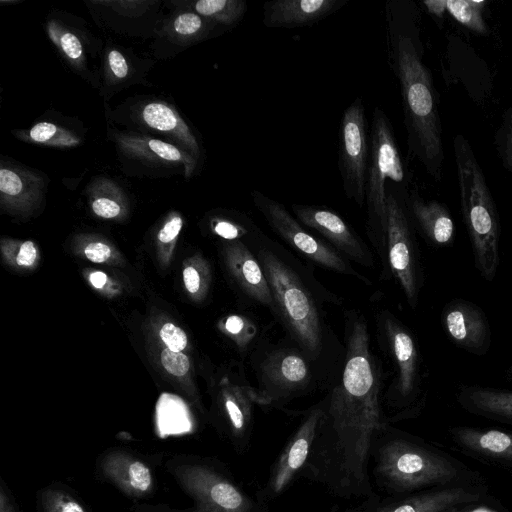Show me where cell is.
Masks as SVG:
<instances>
[{
	"instance_id": "1",
	"label": "cell",
	"mask_w": 512,
	"mask_h": 512,
	"mask_svg": "<svg viewBox=\"0 0 512 512\" xmlns=\"http://www.w3.org/2000/svg\"><path fill=\"white\" fill-rule=\"evenodd\" d=\"M387 63L400 90L408 153L436 182L443 178V129L434 79L424 62L421 13L412 0H386Z\"/></svg>"
},
{
	"instance_id": "2",
	"label": "cell",
	"mask_w": 512,
	"mask_h": 512,
	"mask_svg": "<svg viewBox=\"0 0 512 512\" xmlns=\"http://www.w3.org/2000/svg\"><path fill=\"white\" fill-rule=\"evenodd\" d=\"M461 215L474 265L479 275L492 282L500 265V218L474 150L462 134L453 138Z\"/></svg>"
},
{
	"instance_id": "3",
	"label": "cell",
	"mask_w": 512,
	"mask_h": 512,
	"mask_svg": "<svg viewBox=\"0 0 512 512\" xmlns=\"http://www.w3.org/2000/svg\"><path fill=\"white\" fill-rule=\"evenodd\" d=\"M374 471L378 484L393 494L466 484L471 474L449 455L402 436L376 444Z\"/></svg>"
},
{
	"instance_id": "4",
	"label": "cell",
	"mask_w": 512,
	"mask_h": 512,
	"mask_svg": "<svg viewBox=\"0 0 512 512\" xmlns=\"http://www.w3.org/2000/svg\"><path fill=\"white\" fill-rule=\"evenodd\" d=\"M409 175L401 158L393 126L380 107L373 111L365 184L367 233L382 253L386 249V198L389 186L409 192ZM379 252V253H380Z\"/></svg>"
},
{
	"instance_id": "5",
	"label": "cell",
	"mask_w": 512,
	"mask_h": 512,
	"mask_svg": "<svg viewBox=\"0 0 512 512\" xmlns=\"http://www.w3.org/2000/svg\"><path fill=\"white\" fill-rule=\"evenodd\" d=\"M257 259L273 295L276 311L303 352L316 357L321 350V325L314 301L298 275L273 252L260 249Z\"/></svg>"
},
{
	"instance_id": "6",
	"label": "cell",
	"mask_w": 512,
	"mask_h": 512,
	"mask_svg": "<svg viewBox=\"0 0 512 512\" xmlns=\"http://www.w3.org/2000/svg\"><path fill=\"white\" fill-rule=\"evenodd\" d=\"M169 473L193 501L191 512H262L226 473L204 460L172 461Z\"/></svg>"
},
{
	"instance_id": "7",
	"label": "cell",
	"mask_w": 512,
	"mask_h": 512,
	"mask_svg": "<svg viewBox=\"0 0 512 512\" xmlns=\"http://www.w3.org/2000/svg\"><path fill=\"white\" fill-rule=\"evenodd\" d=\"M408 193L394 186L387 189L386 250L390 270L400 284L408 304L415 309L424 277L413 222L406 205Z\"/></svg>"
},
{
	"instance_id": "8",
	"label": "cell",
	"mask_w": 512,
	"mask_h": 512,
	"mask_svg": "<svg viewBox=\"0 0 512 512\" xmlns=\"http://www.w3.org/2000/svg\"><path fill=\"white\" fill-rule=\"evenodd\" d=\"M368 122L361 97L344 110L338 134V169L345 196L362 208L370 153Z\"/></svg>"
},
{
	"instance_id": "9",
	"label": "cell",
	"mask_w": 512,
	"mask_h": 512,
	"mask_svg": "<svg viewBox=\"0 0 512 512\" xmlns=\"http://www.w3.org/2000/svg\"><path fill=\"white\" fill-rule=\"evenodd\" d=\"M250 195L254 206L272 230L297 252L325 268L366 280L334 247L310 234L280 202L255 189Z\"/></svg>"
},
{
	"instance_id": "10",
	"label": "cell",
	"mask_w": 512,
	"mask_h": 512,
	"mask_svg": "<svg viewBox=\"0 0 512 512\" xmlns=\"http://www.w3.org/2000/svg\"><path fill=\"white\" fill-rule=\"evenodd\" d=\"M311 378L304 356L289 349L271 352L260 364L257 404L273 405L306 388Z\"/></svg>"
},
{
	"instance_id": "11",
	"label": "cell",
	"mask_w": 512,
	"mask_h": 512,
	"mask_svg": "<svg viewBox=\"0 0 512 512\" xmlns=\"http://www.w3.org/2000/svg\"><path fill=\"white\" fill-rule=\"evenodd\" d=\"M321 414L320 405L309 410L287 442L273 464L267 483L261 492L263 501L272 500L281 495L302 473L310 456Z\"/></svg>"
},
{
	"instance_id": "12",
	"label": "cell",
	"mask_w": 512,
	"mask_h": 512,
	"mask_svg": "<svg viewBox=\"0 0 512 512\" xmlns=\"http://www.w3.org/2000/svg\"><path fill=\"white\" fill-rule=\"evenodd\" d=\"M387 345L396 366L394 397L401 406L415 401L420 393V354L412 332L392 314L384 316Z\"/></svg>"
},
{
	"instance_id": "13",
	"label": "cell",
	"mask_w": 512,
	"mask_h": 512,
	"mask_svg": "<svg viewBox=\"0 0 512 512\" xmlns=\"http://www.w3.org/2000/svg\"><path fill=\"white\" fill-rule=\"evenodd\" d=\"M441 326L447 338L470 354L485 356L491 347L489 320L477 304L466 299H452L441 312Z\"/></svg>"
},
{
	"instance_id": "14",
	"label": "cell",
	"mask_w": 512,
	"mask_h": 512,
	"mask_svg": "<svg viewBox=\"0 0 512 512\" xmlns=\"http://www.w3.org/2000/svg\"><path fill=\"white\" fill-rule=\"evenodd\" d=\"M292 210L302 225L321 234L349 258L363 266H373V258L368 248L335 211L325 206L302 204H292Z\"/></svg>"
},
{
	"instance_id": "15",
	"label": "cell",
	"mask_w": 512,
	"mask_h": 512,
	"mask_svg": "<svg viewBox=\"0 0 512 512\" xmlns=\"http://www.w3.org/2000/svg\"><path fill=\"white\" fill-rule=\"evenodd\" d=\"M102 478L131 499L152 495L155 479L151 467L140 457L124 449H110L98 459Z\"/></svg>"
},
{
	"instance_id": "16",
	"label": "cell",
	"mask_w": 512,
	"mask_h": 512,
	"mask_svg": "<svg viewBox=\"0 0 512 512\" xmlns=\"http://www.w3.org/2000/svg\"><path fill=\"white\" fill-rule=\"evenodd\" d=\"M351 0H273L263 4L262 22L268 28L313 26Z\"/></svg>"
},
{
	"instance_id": "17",
	"label": "cell",
	"mask_w": 512,
	"mask_h": 512,
	"mask_svg": "<svg viewBox=\"0 0 512 512\" xmlns=\"http://www.w3.org/2000/svg\"><path fill=\"white\" fill-rule=\"evenodd\" d=\"M483 497L479 487L458 484L413 493L381 505L375 512H447L454 507L476 503Z\"/></svg>"
},
{
	"instance_id": "18",
	"label": "cell",
	"mask_w": 512,
	"mask_h": 512,
	"mask_svg": "<svg viewBox=\"0 0 512 512\" xmlns=\"http://www.w3.org/2000/svg\"><path fill=\"white\" fill-rule=\"evenodd\" d=\"M406 205L413 222L425 240L441 248L452 246L455 224L449 208L435 199H424L417 191H409Z\"/></svg>"
},
{
	"instance_id": "19",
	"label": "cell",
	"mask_w": 512,
	"mask_h": 512,
	"mask_svg": "<svg viewBox=\"0 0 512 512\" xmlns=\"http://www.w3.org/2000/svg\"><path fill=\"white\" fill-rule=\"evenodd\" d=\"M453 442L480 460L512 467V432L456 426L449 429Z\"/></svg>"
},
{
	"instance_id": "20",
	"label": "cell",
	"mask_w": 512,
	"mask_h": 512,
	"mask_svg": "<svg viewBox=\"0 0 512 512\" xmlns=\"http://www.w3.org/2000/svg\"><path fill=\"white\" fill-rule=\"evenodd\" d=\"M257 404L255 389L251 387H230L223 393L222 408L226 422V433L238 452H244L249 446L253 405Z\"/></svg>"
},
{
	"instance_id": "21",
	"label": "cell",
	"mask_w": 512,
	"mask_h": 512,
	"mask_svg": "<svg viewBox=\"0 0 512 512\" xmlns=\"http://www.w3.org/2000/svg\"><path fill=\"white\" fill-rule=\"evenodd\" d=\"M228 265L239 286L247 296L271 309H276L266 276L258 259L240 241L228 250Z\"/></svg>"
},
{
	"instance_id": "22",
	"label": "cell",
	"mask_w": 512,
	"mask_h": 512,
	"mask_svg": "<svg viewBox=\"0 0 512 512\" xmlns=\"http://www.w3.org/2000/svg\"><path fill=\"white\" fill-rule=\"evenodd\" d=\"M456 401L471 414L512 424V390L462 385L456 393Z\"/></svg>"
},
{
	"instance_id": "23",
	"label": "cell",
	"mask_w": 512,
	"mask_h": 512,
	"mask_svg": "<svg viewBox=\"0 0 512 512\" xmlns=\"http://www.w3.org/2000/svg\"><path fill=\"white\" fill-rule=\"evenodd\" d=\"M118 143L128 154L153 161L177 163L184 166L190 177L196 166V158L173 144L139 135H119Z\"/></svg>"
},
{
	"instance_id": "24",
	"label": "cell",
	"mask_w": 512,
	"mask_h": 512,
	"mask_svg": "<svg viewBox=\"0 0 512 512\" xmlns=\"http://www.w3.org/2000/svg\"><path fill=\"white\" fill-rule=\"evenodd\" d=\"M141 116L150 128L177 140L195 158L199 156L200 148L193 133L171 106L163 102H151L143 108Z\"/></svg>"
},
{
	"instance_id": "25",
	"label": "cell",
	"mask_w": 512,
	"mask_h": 512,
	"mask_svg": "<svg viewBox=\"0 0 512 512\" xmlns=\"http://www.w3.org/2000/svg\"><path fill=\"white\" fill-rule=\"evenodd\" d=\"M42 186L35 175L10 167L0 169V192L3 199L14 203L31 200Z\"/></svg>"
},
{
	"instance_id": "26",
	"label": "cell",
	"mask_w": 512,
	"mask_h": 512,
	"mask_svg": "<svg viewBox=\"0 0 512 512\" xmlns=\"http://www.w3.org/2000/svg\"><path fill=\"white\" fill-rule=\"evenodd\" d=\"M194 9L211 22L235 26L244 18L248 5L245 0H200Z\"/></svg>"
},
{
	"instance_id": "27",
	"label": "cell",
	"mask_w": 512,
	"mask_h": 512,
	"mask_svg": "<svg viewBox=\"0 0 512 512\" xmlns=\"http://www.w3.org/2000/svg\"><path fill=\"white\" fill-rule=\"evenodd\" d=\"M484 0H447V13L458 23L478 35H488L489 28L484 20Z\"/></svg>"
},
{
	"instance_id": "28",
	"label": "cell",
	"mask_w": 512,
	"mask_h": 512,
	"mask_svg": "<svg viewBox=\"0 0 512 512\" xmlns=\"http://www.w3.org/2000/svg\"><path fill=\"white\" fill-rule=\"evenodd\" d=\"M38 506L40 512H90L78 497L58 484L40 490Z\"/></svg>"
},
{
	"instance_id": "29",
	"label": "cell",
	"mask_w": 512,
	"mask_h": 512,
	"mask_svg": "<svg viewBox=\"0 0 512 512\" xmlns=\"http://www.w3.org/2000/svg\"><path fill=\"white\" fill-rule=\"evenodd\" d=\"M28 137L33 142L56 147H72L80 143V139L72 132L50 122L34 125Z\"/></svg>"
},
{
	"instance_id": "30",
	"label": "cell",
	"mask_w": 512,
	"mask_h": 512,
	"mask_svg": "<svg viewBox=\"0 0 512 512\" xmlns=\"http://www.w3.org/2000/svg\"><path fill=\"white\" fill-rule=\"evenodd\" d=\"M494 146L502 166L512 176V102L502 114L494 135Z\"/></svg>"
},
{
	"instance_id": "31",
	"label": "cell",
	"mask_w": 512,
	"mask_h": 512,
	"mask_svg": "<svg viewBox=\"0 0 512 512\" xmlns=\"http://www.w3.org/2000/svg\"><path fill=\"white\" fill-rule=\"evenodd\" d=\"M48 33L52 41L62 49L69 59L77 61L83 56L82 44L72 32L63 30L56 23L50 22Z\"/></svg>"
},
{
	"instance_id": "32",
	"label": "cell",
	"mask_w": 512,
	"mask_h": 512,
	"mask_svg": "<svg viewBox=\"0 0 512 512\" xmlns=\"http://www.w3.org/2000/svg\"><path fill=\"white\" fill-rule=\"evenodd\" d=\"M207 25L203 18L196 13L187 12L178 15L174 20L173 29L182 37H195L203 35Z\"/></svg>"
},
{
	"instance_id": "33",
	"label": "cell",
	"mask_w": 512,
	"mask_h": 512,
	"mask_svg": "<svg viewBox=\"0 0 512 512\" xmlns=\"http://www.w3.org/2000/svg\"><path fill=\"white\" fill-rule=\"evenodd\" d=\"M225 330L237 338L240 345L249 344L256 334L255 326L247 319L239 315H231L224 323Z\"/></svg>"
},
{
	"instance_id": "34",
	"label": "cell",
	"mask_w": 512,
	"mask_h": 512,
	"mask_svg": "<svg viewBox=\"0 0 512 512\" xmlns=\"http://www.w3.org/2000/svg\"><path fill=\"white\" fill-rule=\"evenodd\" d=\"M109 182L104 181L105 190L104 194H100L96 196L92 201V210L93 212L102 218L112 219L120 215L121 213V205L120 203L112 197L111 192L108 191Z\"/></svg>"
},
{
	"instance_id": "35",
	"label": "cell",
	"mask_w": 512,
	"mask_h": 512,
	"mask_svg": "<svg viewBox=\"0 0 512 512\" xmlns=\"http://www.w3.org/2000/svg\"><path fill=\"white\" fill-rule=\"evenodd\" d=\"M255 225L249 220L246 223H236L231 220H218L214 225V231L220 237L227 240H235L245 234L254 232Z\"/></svg>"
},
{
	"instance_id": "36",
	"label": "cell",
	"mask_w": 512,
	"mask_h": 512,
	"mask_svg": "<svg viewBox=\"0 0 512 512\" xmlns=\"http://www.w3.org/2000/svg\"><path fill=\"white\" fill-rule=\"evenodd\" d=\"M160 359L165 370L175 376H183L190 367L189 359L185 354L168 348L161 352Z\"/></svg>"
},
{
	"instance_id": "37",
	"label": "cell",
	"mask_w": 512,
	"mask_h": 512,
	"mask_svg": "<svg viewBox=\"0 0 512 512\" xmlns=\"http://www.w3.org/2000/svg\"><path fill=\"white\" fill-rule=\"evenodd\" d=\"M160 337L168 349L180 352L187 345L185 332L172 323H165L160 329Z\"/></svg>"
},
{
	"instance_id": "38",
	"label": "cell",
	"mask_w": 512,
	"mask_h": 512,
	"mask_svg": "<svg viewBox=\"0 0 512 512\" xmlns=\"http://www.w3.org/2000/svg\"><path fill=\"white\" fill-rule=\"evenodd\" d=\"M84 254L88 260L95 263H102L108 260L111 255V249L108 245L101 242L88 244L84 249Z\"/></svg>"
},
{
	"instance_id": "39",
	"label": "cell",
	"mask_w": 512,
	"mask_h": 512,
	"mask_svg": "<svg viewBox=\"0 0 512 512\" xmlns=\"http://www.w3.org/2000/svg\"><path fill=\"white\" fill-rule=\"evenodd\" d=\"M109 67L116 78L123 79L128 75L129 67L124 56L117 50L108 54Z\"/></svg>"
},
{
	"instance_id": "40",
	"label": "cell",
	"mask_w": 512,
	"mask_h": 512,
	"mask_svg": "<svg viewBox=\"0 0 512 512\" xmlns=\"http://www.w3.org/2000/svg\"><path fill=\"white\" fill-rule=\"evenodd\" d=\"M182 225L183 221L181 217L175 216L171 218L159 231L158 240L161 243H170L178 236Z\"/></svg>"
},
{
	"instance_id": "41",
	"label": "cell",
	"mask_w": 512,
	"mask_h": 512,
	"mask_svg": "<svg viewBox=\"0 0 512 512\" xmlns=\"http://www.w3.org/2000/svg\"><path fill=\"white\" fill-rule=\"evenodd\" d=\"M37 257V250L32 241H25L21 244L16 257L17 264L20 266H31Z\"/></svg>"
},
{
	"instance_id": "42",
	"label": "cell",
	"mask_w": 512,
	"mask_h": 512,
	"mask_svg": "<svg viewBox=\"0 0 512 512\" xmlns=\"http://www.w3.org/2000/svg\"><path fill=\"white\" fill-rule=\"evenodd\" d=\"M421 4L436 21L440 22L444 19L447 12V0H424Z\"/></svg>"
},
{
	"instance_id": "43",
	"label": "cell",
	"mask_w": 512,
	"mask_h": 512,
	"mask_svg": "<svg viewBox=\"0 0 512 512\" xmlns=\"http://www.w3.org/2000/svg\"><path fill=\"white\" fill-rule=\"evenodd\" d=\"M183 280L186 289L195 294L199 291L201 285V278L199 272L192 266H189L183 271Z\"/></svg>"
},
{
	"instance_id": "44",
	"label": "cell",
	"mask_w": 512,
	"mask_h": 512,
	"mask_svg": "<svg viewBox=\"0 0 512 512\" xmlns=\"http://www.w3.org/2000/svg\"><path fill=\"white\" fill-rule=\"evenodd\" d=\"M0 512H18L3 484L0 487Z\"/></svg>"
},
{
	"instance_id": "45",
	"label": "cell",
	"mask_w": 512,
	"mask_h": 512,
	"mask_svg": "<svg viewBox=\"0 0 512 512\" xmlns=\"http://www.w3.org/2000/svg\"><path fill=\"white\" fill-rule=\"evenodd\" d=\"M89 280L95 288H102L107 282V276L105 273L96 271L90 274Z\"/></svg>"
},
{
	"instance_id": "46",
	"label": "cell",
	"mask_w": 512,
	"mask_h": 512,
	"mask_svg": "<svg viewBox=\"0 0 512 512\" xmlns=\"http://www.w3.org/2000/svg\"><path fill=\"white\" fill-rule=\"evenodd\" d=\"M462 506L454 507V508L448 510L447 512H460V508ZM467 512H496V511L488 509V508H484V507H479V508H474V509H472L470 511H467Z\"/></svg>"
},
{
	"instance_id": "47",
	"label": "cell",
	"mask_w": 512,
	"mask_h": 512,
	"mask_svg": "<svg viewBox=\"0 0 512 512\" xmlns=\"http://www.w3.org/2000/svg\"><path fill=\"white\" fill-rule=\"evenodd\" d=\"M505 377L509 381H512V365L505 370Z\"/></svg>"
}]
</instances>
